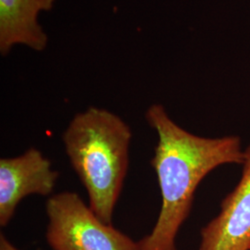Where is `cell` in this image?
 I'll list each match as a JSON object with an SVG mask.
<instances>
[{
	"label": "cell",
	"instance_id": "cell-7",
	"mask_svg": "<svg viewBox=\"0 0 250 250\" xmlns=\"http://www.w3.org/2000/svg\"><path fill=\"white\" fill-rule=\"evenodd\" d=\"M0 250H21L11 242L9 241L8 237L4 234H0Z\"/></svg>",
	"mask_w": 250,
	"mask_h": 250
},
{
	"label": "cell",
	"instance_id": "cell-1",
	"mask_svg": "<svg viewBox=\"0 0 250 250\" xmlns=\"http://www.w3.org/2000/svg\"><path fill=\"white\" fill-rule=\"evenodd\" d=\"M145 117L158 135L151 166L161 207L151 232L138 241L139 250H177V234L190 215L201 181L219 166L243 165L245 150L236 135L207 138L189 133L161 104L151 105Z\"/></svg>",
	"mask_w": 250,
	"mask_h": 250
},
{
	"label": "cell",
	"instance_id": "cell-6",
	"mask_svg": "<svg viewBox=\"0 0 250 250\" xmlns=\"http://www.w3.org/2000/svg\"><path fill=\"white\" fill-rule=\"evenodd\" d=\"M56 0H0V53L17 45L43 51L48 37L38 22L41 11L52 9Z\"/></svg>",
	"mask_w": 250,
	"mask_h": 250
},
{
	"label": "cell",
	"instance_id": "cell-3",
	"mask_svg": "<svg viewBox=\"0 0 250 250\" xmlns=\"http://www.w3.org/2000/svg\"><path fill=\"white\" fill-rule=\"evenodd\" d=\"M45 212V239L52 250H139L138 241L100 220L75 192L50 196Z\"/></svg>",
	"mask_w": 250,
	"mask_h": 250
},
{
	"label": "cell",
	"instance_id": "cell-4",
	"mask_svg": "<svg viewBox=\"0 0 250 250\" xmlns=\"http://www.w3.org/2000/svg\"><path fill=\"white\" fill-rule=\"evenodd\" d=\"M60 177L49 159L36 147L0 160V226L6 227L23 198L52 196Z\"/></svg>",
	"mask_w": 250,
	"mask_h": 250
},
{
	"label": "cell",
	"instance_id": "cell-2",
	"mask_svg": "<svg viewBox=\"0 0 250 250\" xmlns=\"http://www.w3.org/2000/svg\"><path fill=\"white\" fill-rule=\"evenodd\" d=\"M131 127L115 113L90 107L76 113L62 134L68 159L86 190L90 208L112 224L129 168Z\"/></svg>",
	"mask_w": 250,
	"mask_h": 250
},
{
	"label": "cell",
	"instance_id": "cell-5",
	"mask_svg": "<svg viewBox=\"0 0 250 250\" xmlns=\"http://www.w3.org/2000/svg\"><path fill=\"white\" fill-rule=\"evenodd\" d=\"M200 235L199 250H250V145L245 150L239 183Z\"/></svg>",
	"mask_w": 250,
	"mask_h": 250
}]
</instances>
